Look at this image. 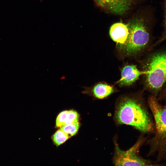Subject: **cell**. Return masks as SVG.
Wrapping results in <instances>:
<instances>
[{
    "mask_svg": "<svg viewBox=\"0 0 166 166\" xmlns=\"http://www.w3.org/2000/svg\"><path fill=\"white\" fill-rule=\"evenodd\" d=\"M114 119L118 124H126L144 133L155 131V124L140 97L124 96L117 103Z\"/></svg>",
    "mask_w": 166,
    "mask_h": 166,
    "instance_id": "cell-1",
    "label": "cell"
},
{
    "mask_svg": "<svg viewBox=\"0 0 166 166\" xmlns=\"http://www.w3.org/2000/svg\"><path fill=\"white\" fill-rule=\"evenodd\" d=\"M148 104L155 122V133L149 141V154H155L160 161L166 158V105L160 104L152 95L148 98Z\"/></svg>",
    "mask_w": 166,
    "mask_h": 166,
    "instance_id": "cell-2",
    "label": "cell"
},
{
    "mask_svg": "<svg viewBox=\"0 0 166 166\" xmlns=\"http://www.w3.org/2000/svg\"><path fill=\"white\" fill-rule=\"evenodd\" d=\"M144 64L146 88L157 97L166 83V49L150 54Z\"/></svg>",
    "mask_w": 166,
    "mask_h": 166,
    "instance_id": "cell-3",
    "label": "cell"
},
{
    "mask_svg": "<svg viewBox=\"0 0 166 166\" xmlns=\"http://www.w3.org/2000/svg\"><path fill=\"white\" fill-rule=\"evenodd\" d=\"M147 20L142 17L133 19L128 24L129 34L127 41L119 51L124 56L133 57L142 53L150 44L151 35Z\"/></svg>",
    "mask_w": 166,
    "mask_h": 166,
    "instance_id": "cell-4",
    "label": "cell"
},
{
    "mask_svg": "<svg viewBox=\"0 0 166 166\" xmlns=\"http://www.w3.org/2000/svg\"><path fill=\"white\" fill-rule=\"evenodd\" d=\"M142 141V140H139L130 149L125 151L120 149L117 143L115 141L113 164L118 166L157 165L138 155V152Z\"/></svg>",
    "mask_w": 166,
    "mask_h": 166,
    "instance_id": "cell-5",
    "label": "cell"
},
{
    "mask_svg": "<svg viewBox=\"0 0 166 166\" xmlns=\"http://www.w3.org/2000/svg\"><path fill=\"white\" fill-rule=\"evenodd\" d=\"M97 4L112 13L121 15L130 9L133 0H94Z\"/></svg>",
    "mask_w": 166,
    "mask_h": 166,
    "instance_id": "cell-6",
    "label": "cell"
},
{
    "mask_svg": "<svg viewBox=\"0 0 166 166\" xmlns=\"http://www.w3.org/2000/svg\"><path fill=\"white\" fill-rule=\"evenodd\" d=\"M112 39L116 44L119 52L126 44L129 34V30L127 24L117 22L113 24L109 31Z\"/></svg>",
    "mask_w": 166,
    "mask_h": 166,
    "instance_id": "cell-7",
    "label": "cell"
},
{
    "mask_svg": "<svg viewBox=\"0 0 166 166\" xmlns=\"http://www.w3.org/2000/svg\"><path fill=\"white\" fill-rule=\"evenodd\" d=\"M142 74L136 65H124L121 71V78L118 81L120 86H128L132 85Z\"/></svg>",
    "mask_w": 166,
    "mask_h": 166,
    "instance_id": "cell-8",
    "label": "cell"
},
{
    "mask_svg": "<svg viewBox=\"0 0 166 166\" xmlns=\"http://www.w3.org/2000/svg\"><path fill=\"white\" fill-rule=\"evenodd\" d=\"M82 88L85 89L82 93L91 95L100 99L108 97L114 92L113 86L104 83H98L91 87Z\"/></svg>",
    "mask_w": 166,
    "mask_h": 166,
    "instance_id": "cell-9",
    "label": "cell"
},
{
    "mask_svg": "<svg viewBox=\"0 0 166 166\" xmlns=\"http://www.w3.org/2000/svg\"><path fill=\"white\" fill-rule=\"evenodd\" d=\"M70 137L68 134L60 129L53 135L52 138L54 144L58 146L65 142Z\"/></svg>",
    "mask_w": 166,
    "mask_h": 166,
    "instance_id": "cell-10",
    "label": "cell"
},
{
    "mask_svg": "<svg viewBox=\"0 0 166 166\" xmlns=\"http://www.w3.org/2000/svg\"><path fill=\"white\" fill-rule=\"evenodd\" d=\"M79 127V124L78 121L74 123L65 125L60 127V129L71 136L77 133Z\"/></svg>",
    "mask_w": 166,
    "mask_h": 166,
    "instance_id": "cell-11",
    "label": "cell"
},
{
    "mask_svg": "<svg viewBox=\"0 0 166 166\" xmlns=\"http://www.w3.org/2000/svg\"><path fill=\"white\" fill-rule=\"evenodd\" d=\"M79 119V115L77 112L73 110L68 111L64 125L76 123L78 121Z\"/></svg>",
    "mask_w": 166,
    "mask_h": 166,
    "instance_id": "cell-12",
    "label": "cell"
},
{
    "mask_svg": "<svg viewBox=\"0 0 166 166\" xmlns=\"http://www.w3.org/2000/svg\"><path fill=\"white\" fill-rule=\"evenodd\" d=\"M164 29L162 34L154 45L155 46L158 45L161 42L166 41V0H164Z\"/></svg>",
    "mask_w": 166,
    "mask_h": 166,
    "instance_id": "cell-13",
    "label": "cell"
},
{
    "mask_svg": "<svg viewBox=\"0 0 166 166\" xmlns=\"http://www.w3.org/2000/svg\"><path fill=\"white\" fill-rule=\"evenodd\" d=\"M68 111H64L60 113L57 117L56 120V126L61 127L64 125V123Z\"/></svg>",
    "mask_w": 166,
    "mask_h": 166,
    "instance_id": "cell-14",
    "label": "cell"
},
{
    "mask_svg": "<svg viewBox=\"0 0 166 166\" xmlns=\"http://www.w3.org/2000/svg\"><path fill=\"white\" fill-rule=\"evenodd\" d=\"M162 88H163V90H161V98H163V100L166 101V83L163 86Z\"/></svg>",
    "mask_w": 166,
    "mask_h": 166,
    "instance_id": "cell-15",
    "label": "cell"
}]
</instances>
